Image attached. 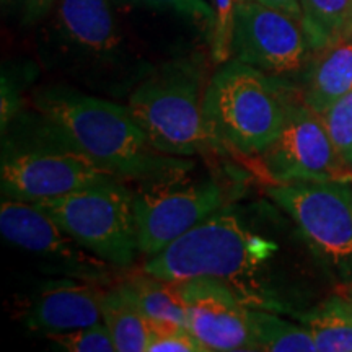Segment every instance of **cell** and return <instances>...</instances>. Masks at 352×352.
<instances>
[{
  "instance_id": "19",
  "label": "cell",
  "mask_w": 352,
  "mask_h": 352,
  "mask_svg": "<svg viewBox=\"0 0 352 352\" xmlns=\"http://www.w3.org/2000/svg\"><path fill=\"white\" fill-rule=\"evenodd\" d=\"M250 327L256 351L316 352L314 338L303 324L280 318L272 310L250 308Z\"/></svg>"
},
{
  "instance_id": "5",
  "label": "cell",
  "mask_w": 352,
  "mask_h": 352,
  "mask_svg": "<svg viewBox=\"0 0 352 352\" xmlns=\"http://www.w3.org/2000/svg\"><path fill=\"white\" fill-rule=\"evenodd\" d=\"M206 65L199 56L178 57L151 72L126 107L160 152L191 158L223 151L204 114Z\"/></svg>"
},
{
  "instance_id": "25",
  "label": "cell",
  "mask_w": 352,
  "mask_h": 352,
  "mask_svg": "<svg viewBox=\"0 0 352 352\" xmlns=\"http://www.w3.org/2000/svg\"><path fill=\"white\" fill-rule=\"evenodd\" d=\"M147 352H208L186 327L152 331Z\"/></svg>"
},
{
  "instance_id": "7",
  "label": "cell",
  "mask_w": 352,
  "mask_h": 352,
  "mask_svg": "<svg viewBox=\"0 0 352 352\" xmlns=\"http://www.w3.org/2000/svg\"><path fill=\"white\" fill-rule=\"evenodd\" d=\"M33 204L83 248L118 270L132 266L140 253L134 191L122 179L111 178Z\"/></svg>"
},
{
  "instance_id": "26",
  "label": "cell",
  "mask_w": 352,
  "mask_h": 352,
  "mask_svg": "<svg viewBox=\"0 0 352 352\" xmlns=\"http://www.w3.org/2000/svg\"><path fill=\"white\" fill-rule=\"evenodd\" d=\"M23 2H25L26 20L36 21V20H41L43 16L51 10V7L54 6L56 0H23Z\"/></svg>"
},
{
  "instance_id": "11",
  "label": "cell",
  "mask_w": 352,
  "mask_h": 352,
  "mask_svg": "<svg viewBox=\"0 0 352 352\" xmlns=\"http://www.w3.org/2000/svg\"><path fill=\"white\" fill-rule=\"evenodd\" d=\"M259 157L272 184L352 183V168L338 152L323 116L305 103L290 104L283 131Z\"/></svg>"
},
{
  "instance_id": "2",
  "label": "cell",
  "mask_w": 352,
  "mask_h": 352,
  "mask_svg": "<svg viewBox=\"0 0 352 352\" xmlns=\"http://www.w3.org/2000/svg\"><path fill=\"white\" fill-rule=\"evenodd\" d=\"M38 32L41 63L87 90L129 96L152 65L132 54L109 0H56Z\"/></svg>"
},
{
  "instance_id": "21",
  "label": "cell",
  "mask_w": 352,
  "mask_h": 352,
  "mask_svg": "<svg viewBox=\"0 0 352 352\" xmlns=\"http://www.w3.org/2000/svg\"><path fill=\"white\" fill-rule=\"evenodd\" d=\"M241 0H212L214 20L210 25V56L215 64L232 59V36L235 13Z\"/></svg>"
},
{
  "instance_id": "29",
  "label": "cell",
  "mask_w": 352,
  "mask_h": 352,
  "mask_svg": "<svg viewBox=\"0 0 352 352\" xmlns=\"http://www.w3.org/2000/svg\"><path fill=\"white\" fill-rule=\"evenodd\" d=\"M341 296L346 298L347 302H349V305L352 307V284H349V285H346L344 289H342V292H341Z\"/></svg>"
},
{
  "instance_id": "14",
  "label": "cell",
  "mask_w": 352,
  "mask_h": 352,
  "mask_svg": "<svg viewBox=\"0 0 352 352\" xmlns=\"http://www.w3.org/2000/svg\"><path fill=\"white\" fill-rule=\"evenodd\" d=\"M103 292L104 285L74 277L47 283L26 311V327L50 336L101 323Z\"/></svg>"
},
{
  "instance_id": "10",
  "label": "cell",
  "mask_w": 352,
  "mask_h": 352,
  "mask_svg": "<svg viewBox=\"0 0 352 352\" xmlns=\"http://www.w3.org/2000/svg\"><path fill=\"white\" fill-rule=\"evenodd\" d=\"M0 233L8 243L32 254L46 271L104 287L113 285L118 267L83 248L33 202L3 197Z\"/></svg>"
},
{
  "instance_id": "4",
  "label": "cell",
  "mask_w": 352,
  "mask_h": 352,
  "mask_svg": "<svg viewBox=\"0 0 352 352\" xmlns=\"http://www.w3.org/2000/svg\"><path fill=\"white\" fill-rule=\"evenodd\" d=\"M111 178L116 176L96 165L38 109L21 111L2 129L0 186L6 197L41 202Z\"/></svg>"
},
{
  "instance_id": "6",
  "label": "cell",
  "mask_w": 352,
  "mask_h": 352,
  "mask_svg": "<svg viewBox=\"0 0 352 352\" xmlns=\"http://www.w3.org/2000/svg\"><path fill=\"white\" fill-rule=\"evenodd\" d=\"M290 104L272 76L230 59L209 78L204 114L223 147L261 155L283 131Z\"/></svg>"
},
{
  "instance_id": "20",
  "label": "cell",
  "mask_w": 352,
  "mask_h": 352,
  "mask_svg": "<svg viewBox=\"0 0 352 352\" xmlns=\"http://www.w3.org/2000/svg\"><path fill=\"white\" fill-rule=\"evenodd\" d=\"M302 25L311 51L316 52L341 39L352 0H300Z\"/></svg>"
},
{
  "instance_id": "27",
  "label": "cell",
  "mask_w": 352,
  "mask_h": 352,
  "mask_svg": "<svg viewBox=\"0 0 352 352\" xmlns=\"http://www.w3.org/2000/svg\"><path fill=\"white\" fill-rule=\"evenodd\" d=\"M258 2L266 3V6H270V7H274V8H277V10H283L302 21L300 0H258Z\"/></svg>"
},
{
  "instance_id": "1",
  "label": "cell",
  "mask_w": 352,
  "mask_h": 352,
  "mask_svg": "<svg viewBox=\"0 0 352 352\" xmlns=\"http://www.w3.org/2000/svg\"><path fill=\"white\" fill-rule=\"evenodd\" d=\"M33 107L96 165L126 183H147L195 168L189 158L158 151L129 108L116 101L56 83L39 88Z\"/></svg>"
},
{
  "instance_id": "15",
  "label": "cell",
  "mask_w": 352,
  "mask_h": 352,
  "mask_svg": "<svg viewBox=\"0 0 352 352\" xmlns=\"http://www.w3.org/2000/svg\"><path fill=\"white\" fill-rule=\"evenodd\" d=\"M352 91V39H338L316 51L308 72L303 103L323 114Z\"/></svg>"
},
{
  "instance_id": "16",
  "label": "cell",
  "mask_w": 352,
  "mask_h": 352,
  "mask_svg": "<svg viewBox=\"0 0 352 352\" xmlns=\"http://www.w3.org/2000/svg\"><path fill=\"white\" fill-rule=\"evenodd\" d=\"M145 318L155 329L186 327V307L179 292L178 283L158 279L140 270L121 280Z\"/></svg>"
},
{
  "instance_id": "23",
  "label": "cell",
  "mask_w": 352,
  "mask_h": 352,
  "mask_svg": "<svg viewBox=\"0 0 352 352\" xmlns=\"http://www.w3.org/2000/svg\"><path fill=\"white\" fill-rule=\"evenodd\" d=\"M321 116L338 152L349 165L352 158V91L338 100Z\"/></svg>"
},
{
  "instance_id": "28",
  "label": "cell",
  "mask_w": 352,
  "mask_h": 352,
  "mask_svg": "<svg viewBox=\"0 0 352 352\" xmlns=\"http://www.w3.org/2000/svg\"><path fill=\"white\" fill-rule=\"evenodd\" d=\"M344 39H352V8H351V13H349V19H347V23H346V28H344V33H342V36Z\"/></svg>"
},
{
  "instance_id": "12",
  "label": "cell",
  "mask_w": 352,
  "mask_h": 352,
  "mask_svg": "<svg viewBox=\"0 0 352 352\" xmlns=\"http://www.w3.org/2000/svg\"><path fill=\"white\" fill-rule=\"evenodd\" d=\"M310 52L300 20L258 0H241L233 25L232 59L283 76L300 70Z\"/></svg>"
},
{
  "instance_id": "13",
  "label": "cell",
  "mask_w": 352,
  "mask_h": 352,
  "mask_svg": "<svg viewBox=\"0 0 352 352\" xmlns=\"http://www.w3.org/2000/svg\"><path fill=\"white\" fill-rule=\"evenodd\" d=\"M186 307V328L208 352L256 351L250 307L228 285L214 279L178 283Z\"/></svg>"
},
{
  "instance_id": "17",
  "label": "cell",
  "mask_w": 352,
  "mask_h": 352,
  "mask_svg": "<svg viewBox=\"0 0 352 352\" xmlns=\"http://www.w3.org/2000/svg\"><path fill=\"white\" fill-rule=\"evenodd\" d=\"M101 314L118 352H145L148 349L152 327L122 283L104 287Z\"/></svg>"
},
{
  "instance_id": "22",
  "label": "cell",
  "mask_w": 352,
  "mask_h": 352,
  "mask_svg": "<svg viewBox=\"0 0 352 352\" xmlns=\"http://www.w3.org/2000/svg\"><path fill=\"white\" fill-rule=\"evenodd\" d=\"M47 340L67 352H114L113 336L107 328V324L101 323L91 324V327L76 329V331L57 333L46 336Z\"/></svg>"
},
{
  "instance_id": "9",
  "label": "cell",
  "mask_w": 352,
  "mask_h": 352,
  "mask_svg": "<svg viewBox=\"0 0 352 352\" xmlns=\"http://www.w3.org/2000/svg\"><path fill=\"white\" fill-rule=\"evenodd\" d=\"M267 196L284 209L321 261L352 276V186L340 182L271 184Z\"/></svg>"
},
{
  "instance_id": "24",
  "label": "cell",
  "mask_w": 352,
  "mask_h": 352,
  "mask_svg": "<svg viewBox=\"0 0 352 352\" xmlns=\"http://www.w3.org/2000/svg\"><path fill=\"white\" fill-rule=\"evenodd\" d=\"M127 6L152 8V10L170 12L175 15L186 16L204 25H212L214 8L206 0H116Z\"/></svg>"
},
{
  "instance_id": "30",
  "label": "cell",
  "mask_w": 352,
  "mask_h": 352,
  "mask_svg": "<svg viewBox=\"0 0 352 352\" xmlns=\"http://www.w3.org/2000/svg\"><path fill=\"white\" fill-rule=\"evenodd\" d=\"M349 165H351V168H352V158H351V162H349Z\"/></svg>"
},
{
  "instance_id": "18",
  "label": "cell",
  "mask_w": 352,
  "mask_h": 352,
  "mask_svg": "<svg viewBox=\"0 0 352 352\" xmlns=\"http://www.w3.org/2000/svg\"><path fill=\"white\" fill-rule=\"evenodd\" d=\"M302 324L314 338L316 352H352V307L341 294L303 315Z\"/></svg>"
},
{
  "instance_id": "8",
  "label": "cell",
  "mask_w": 352,
  "mask_h": 352,
  "mask_svg": "<svg viewBox=\"0 0 352 352\" xmlns=\"http://www.w3.org/2000/svg\"><path fill=\"white\" fill-rule=\"evenodd\" d=\"M191 171L135 184L134 212L140 254L160 253L197 223L227 206L226 189L214 178H192Z\"/></svg>"
},
{
  "instance_id": "3",
  "label": "cell",
  "mask_w": 352,
  "mask_h": 352,
  "mask_svg": "<svg viewBox=\"0 0 352 352\" xmlns=\"http://www.w3.org/2000/svg\"><path fill=\"white\" fill-rule=\"evenodd\" d=\"M277 250L258 235L228 206H223L160 253L147 258L142 270L171 283L214 279L226 284L250 308L280 311L266 294L261 272Z\"/></svg>"
},
{
  "instance_id": "31",
  "label": "cell",
  "mask_w": 352,
  "mask_h": 352,
  "mask_svg": "<svg viewBox=\"0 0 352 352\" xmlns=\"http://www.w3.org/2000/svg\"><path fill=\"white\" fill-rule=\"evenodd\" d=\"M3 2H12V0H3Z\"/></svg>"
}]
</instances>
